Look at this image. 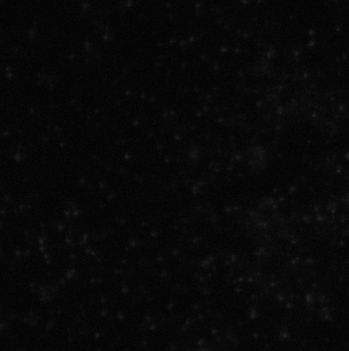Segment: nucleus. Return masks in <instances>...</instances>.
I'll return each instance as SVG.
<instances>
[]
</instances>
